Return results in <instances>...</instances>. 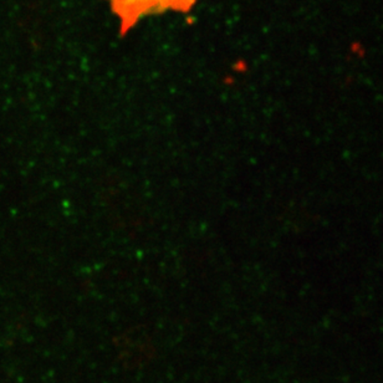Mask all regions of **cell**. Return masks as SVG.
Returning <instances> with one entry per match:
<instances>
[{
	"instance_id": "1",
	"label": "cell",
	"mask_w": 383,
	"mask_h": 383,
	"mask_svg": "<svg viewBox=\"0 0 383 383\" xmlns=\"http://www.w3.org/2000/svg\"><path fill=\"white\" fill-rule=\"evenodd\" d=\"M117 19L119 32L129 33L143 19L163 13H189L200 0H103Z\"/></svg>"
}]
</instances>
